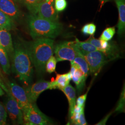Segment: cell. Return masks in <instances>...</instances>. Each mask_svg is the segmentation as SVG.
<instances>
[{
    "label": "cell",
    "mask_w": 125,
    "mask_h": 125,
    "mask_svg": "<svg viewBox=\"0 0 125 125\" xmlns=\"http://www.w3.org/2000/svg\"><path fill=\"white\" fill-rule=\"evenodd\" d=\"M25 45L32 64L37 72L41 74L45 71L47 60L54 53V40L52 39L42 38Z\"/></svg>",
    "instance_id": "1"
},
{
    "label": "cell",
    "mask_w": 125,
    "mask_h": 125,
    "mask_svg": "<svg viewBox=\"0 0 125 125\" xmlns=\"http://www.w3.org/2000/svg\"><path fill=\"white\" fill-rule=\"evenodd\" d=\"M28 25L33 40L42 38L54 39L62 31L61 23L46 20L36 14H31L29 16Z\"/></svg>",
    "instance_id": "2"
},
{
    "label": "cell",
    "mask_w": 125,
    "mask_h": 125,
    "mask_svg": "<svg viewBox=\"0 0 125 125\" xmlns=\"http://www.w3.org/2000/svg\"><path fill=\"white\" fill-rule=\"evenodd\" d=\"M12 57L15 73L20 80L28 84L31 80L33 69L25 45L17 43L14 48Z\"/></svg>",
    "instance_id": "3"
},
{
    "label": "cell",
    "mask_w": 125,
    "mask_h": 125,
    "mask_svg": "<svg viewBox=\"0 0 125 125\" xmlns=\"http://www.w3.org/2000/svg\"><path fill=\"white\" fill-rule=\"evenodd\" d=\"M23 114L24 124L47 125L53 124V121L40 111L35 103H31Z\"/></svg>",
    "instance_id": "4"
},
{
    "label": "cell",
    "mask_w": 125,
    "mask_h": 125,
    "mask_svg": "<svg viewBox=\"0 0 125 125\" xmlns=\"http://www.w3.org/2000/svg\"><path fill=\"white\" fill-rule=\"evenodd\" d=\"M83 57L88 64L90 73L95 76H97L103 67L110 61L105 54L98 50L89 52Z\"/></svg>",
    "instance_id": "5"
},
{
    "label": "cell",
    "mask_w": 125,
    "mask_h": 125,
    "mask_svg": "<svg viewBox=\"0 0 125 125\" xmlns=\"http://www.w3.org/2000/svg\"><path fill=\"white\" fill-rule=\"evenodd\" d=\"M86 41L89 42L97 50L105 54L109 60H113L120 57L119 49L116 44L107 41L96 39L94 36H91Z\"/></svg>",
    "instance_id": "6"
},
{
    "label": "cell",
    "mask_w": 125,
    "mask_h": 125,
    "mask_svg": "<svg viewBox=\"0 0 125 125\" xmlns=\"http://www.w3.org/2000/svg\"><path fill=\"white\" fill-rule=\"evenodd\" d=\"M54 53L58 62L69 61L71 62L77 54L73 41L62 42L56 45L54 47Z\"/></svg>",
    "instance_id": "7"
},
{
    "label": "cell",
    "mask_w": 125,
    "mask_h": 125,
    "mask_svg": "<svg viewBox=\"0 0 125 125\" xmlns=\"http://www.w3.org/2000/svg\"><path fill=\"white\" fill-rule=\"evenodd\" d=\"M53 81L40 80L26 89L27 96L31 103L36 102L40 94L47 89H56Z\"/></svg>",
    "instance_id": "8"
},
{
    "label": "cell",
    "mask_w": 125,
    "mask_h": 125,
    "mask_svg": "<svg viewBox=\"0 0 125 125\" xmlns=\"http://www.w3.org/2000/svg\"><path fill=\"white\" fill-rule=\"evenodd\" d=\"M7 94L8 99L5 105V108L11 120L14 124H24L23 114L21 109L10 92Z\"/></svg>",
    "instance_id": "9"
},
{
    "label": "cell",
    "mask_w": 125,
    "mask_h": 125,
    "mask_svg": "<svg viewBox=\"0 0 125 125\" xmlns=\"http://www.w3.org/2000/svg\"><path fill=\"white\" fill-rule=\"evenodd\" d=\"M54 1H42L39 5L36 15L52 21H58V13L54 7Z\"/></svg>",
    "instance_id": "10"
},
{
    "label": "cell",
    "mask_w": 125,
    "mask_h": 125,
    "mask_svg": "<svg viewBox=\"0 0 125 125\" xmlns=\"http://www.w3.org/2000/svg\"><path fill=\"white\" fill-rule=\"evenodd\" d=\"M9 88L11 94L17 102L23 113L25 112L31 103L27 96L26 90L14 82L9 83Z\"/></svg>",
    "instance_id": "11"
},
{
    "label": "cell",
    "mask_w": 125,
    "mask_h": 125,
    "mask_svg": "<svg viewBox=\"0 0 125 125\" xmlns=\"http://www.w3.org/2000/svg\"><path fill=\"white\" fill-rule=\"evenodd\" d=\"M70 72L72 75V80L76 84L78 93L80 94L85 87V82L87 77L78 66L74 63L71 64Z\"/></svg>",
    "instance_id": "12"
},
{
    "label": "cell",
    "mask_w": 125,
    "mask_h": 125,
    "mask_svg": "<svg viewBox=\"0 0 125 125\" xmlns=\"http://www.w3.org/2000/svg\"><path fill=\"white\" fill-rule=\"evenodd\" d=\"M0 10L13 21L20 16L18 7L13 0H0Z\"/></svg>",
    "instance_id": "13"
},
{
    "label": "cell",
    "mask_w": 125,
    "mask_h": 125,
    "mask_svg": "<svg viewBox=\"0 0 125 125\" xmlns=\"http://www.w3.org/2000/svg\"><path fill=\"white\" fill-rule=\"evenodd\" d=\"M0 45L8 54L13 56L14 47L11 35L9 30L0 28Z\"/></svg>",
    "instance_id": "14"
},
{
    "label": "cell",
    "mask_w": 125,
    "mask_h": 125,
    "mask_svg": "<svg viewBox=\"0 0 125 125\" xmlns=\"http://www.w3.org/2000/svg\"><path fill=\"white\" fill-rule=\"evenodd\" d=\"M119 12V20L117 27V33L122 35L125 30V0H115Z\"/></svg>",
    "instance_id": "15"
},
{
    "label": "cell",
    "mask_w": 125,
    "mask_h": 125,
    "mask_svg": "<svg viewBox=\"0 0 125 125\" xmlns=\"http://www.w3.org/2000/svg\"><path fill=\"white\" fill-rule=\"evenodd\" d=\"M66 96L69 105V118L72 116L74 107L76 105V89L70 84L61 89Z\"/></svg>",
    "instance_id": "16"
},
{
    "label": "cell",
    "mask_w": 125,
    "mask_h": 125,
    "mask_svg": "<svg viewBox=\"0 0 125 125\" xmlns=\"http://www.w3.org/2000/svg\"><path fill=\"white\" fill-rule=\"evenodd\" d=\"M73 45L77 53L83 57L89 52L97 50L96 47L89 42L81 41L77 38L75 41H73Z\"/></svg>",
    "instance_id": "17"
},
{
    "label": "cell",
    "mask_w": 125,
    "mask_h": 125,
    "mask_svg": "<svg viewBox=\"0 0 125 125\" xmlns=\"http://www.w3.org/2000/svg\"><path fill=\"white\" fill-rule=\"evenodd\" d=\"M72 78V75L70 72L62 74H57L55 80L53 81L56 88L61 90L69 84Z\"/></svg>",
    "instance_id": "18"
},
{
    "label": "cell",
    "mask_w": 125,
    "mask_h": 125,
    "mask_svg": "<svg viewBox=\"0 0 125 125\" xmlns=\"http://www.w3.org/2000/svg\"><path fill=\"white\" fill-rule=\"evenodd\" d=\"M71 63L76 64L80 69L81 71L83 72L84 75L87 77L88 76L90 73L89 67L85 58L82 56L77 53L74 60L71 62Z\"/></svg>",
    "instance_id": "19"
},
{
    "label": "cell",
    "mask_w": 125,
    "mask_h": 125,
    "mask_svg": "<svg viewBox=\"0 0 125 125\" xmlns=\"http://www.w3.org/2000/svg\"><path fill=\"white\" fill-rule=\"evenodd\" d=\"M0 65L5 74L9 75L10 73V65L8 54L0 45Z\"/></svg>",
    "instance_id": "20"
},
{
    "label": "cell",
    "mask_w": 125,
    "mask_h": 125,
    "mask_svg": "<svg viewBox=\"0 0 125 125\" xmlns=\"http://www.w3.org/2000/svg\"><path fill=\"white\" fill-rule=\"evenodd\" d=\"M13 20L0 10V28L10 30L13 27Z\"/></svg>",
    "instance_id": "21"
},
{
    "label": "cell",
    "mask_w": 125,
    "mask_h": 125,
    "mask_svg": "<svg viewBox=\"0 0 125 125\" xmlns=\"http://www.w3.org/2000/svg\"><path fill=\"white\" fill-rule=\"evenodd\" d=\"M44 0H22L27 9L32 14H36L38 8L40 3Z\"/></svg>",
    "instance_id": "22"
},
{
    "label": "cell",
    "mask_w": 125,
    "mask_h": 125,
    "mask_svg": "<svg viewBox=\"0 0 125 125\" xmlns=\"http://www.w3.org/2000/svg\"><path fill=\"white\" fill-rule=\"evenodd\" d=\"M115 33V27H107L103 31L99 40L109 41L112 40Z\"/></svg>",
    "instance_id": "23"
},
{
    "label": "cell",
    "mask_w": 125,
    "mask_h": 125,
    "mask_svg": "<svg viewBox=\"0 0 125 125\" xmlns=\"http://www.w3.org/2000/svg\"><path fill=\"white\" fill-rule=\"evenodd\" d=\"M125 85L123 88V89L121 93L120 97L117 106L115 110V112L119 113H124L125 112Z\"/></svg>",
    "instance_id": "24"
},
{
    "label": "cell",
    "mask_w": 125,
    "mask_h": 125,
    "mask_svg": "<svg viewBox=\"0 0 125 125\" xmlns=\"http://www.w3.org/2000/svg\"><path fill=\"white\" fill-rule=\"evenodd\" d=\"M57 60L55 57L51 56L49 59L47 60L45 64V71L50 74H51L55 72L56 65L57 63Z\"/></svg>",
    "instance_id": "25"
},
{
    "label": "cell",
    "mask_w": 125,
    "mask_h": 125,
    "mask_svg": "<svg viewBox=\"0 0 125 125\" xmlns=\"http://www.w3.org/2000/svg\"><path fill=\"white\" fill-rule=\"evenodd\" d=\"M54 8L55 10L58 12H62L67 8L66 0H54Z\"/></svg>",
    "instance_id": "26"
},
{
    "label": "cell",
    "mask_w": 125,
    "mask_h": 125,
    "mask_svg": "<svg viewBox=\"0 0 125 125\" xmlns=\"http://www.w3.org/2000/svg\"><path fill=\"white\" fill-rule=\"evenodd\" d=\"M7 118V112L5 107L0 103V125H6Z\"/></svg>",
    "instance_id": "27"
},
{
    "label": "cell",
    "mask_w": 125,
    "mask_h": 125,
    "mask_svg": "<svg viewBox=\"0 0 125 125\" xmlns=\"http://www.w3.org/2000/svg\"><path fill=\"white\" fill-rule=\"evenodd\" d=\"M89 91V89H88L87 92L85 94L81 95L76 99V105L80 107H85V103Z\"/></svg>",
    "instance_id": "28"
},
{
    "label": "cell",
    "mask_w": 125,
    "mask_h": 125,
    "mask_svg": "<svg viewBox=\"0 0 125 125\" xmlns=\"http://www.w3.org/2000/svg\"><path fill=\"white\" fill-rule=\"evenodd\" d=\"M75 125H87V122L85 119L84 115V109H83L78 119L76 121Z\"/></svg>",
    "instance_id": "29"
},
{
    "label": "cell",
    "mask_w": 125,
    "mask_h": 125,
    "mask_svg": "<svg viewBox=\"0 0 125 125\" xmlns=\"http://www.w3.org/2000/svg\"><path fill=\"white\" fill-rule=\"evenodd\" d=\"M96 29V26L94 23L88 24V35L94 36Z\"/></svg>",
    "instance_id": "30"
},
{
    "label": "cell",
    "mask_w": 125,
    "mask_h": 125,
    "mask_svg": "<svg viewBox=\"0 0 125 125\" xmlns=\"http://www.w3.org/2000/svg\"><path fill=\"white\" fill-rule=\"evenodd\" d=\"M113 112H111L110 113L108 114L106 116H105L103 119H102L100 122H98L97 124H96L95 125H106V123L107 122V120L109 118L110 116L111 115Z\"/></svg>",
    "instance_id": "31"
},
{
    "label": "cell",
    "mask_w": 125,
    "mask_h": 125,
    "mask_svg": "<svg viewBox=\"0 0 125 125\" xmlns=\"http://www.w3.org/2000/svg\"><path fill=\"white\" fill-rule=\"evenodd\" d=\"M100 1V4H101V9L102 8V7L105 3H106V2H107L108 1H109L110 0H99Z\"/></svg>",
    "instance_id": "32"
},
{
    "label": "cell",
    "mask_w": 125,
    "mask_h": 125,
    "mask_svg": "<svg viewBox=\"0 0 125 125\" xmlns=\"http://www.w3.org/2000/svg\"><path fill=\"white\" fill-rule=\"evenodd\" d=\"M5 93L4 91L3 90V89H2V88L0 86V96H1L3 94H4Z\"/></svg>",
    "instance_id": "33"
},
{
    "label": "cell",
    "mask_w": 125,
    "mask_h": 125,
    "mask_svg": "<svg viewBox=\"0 0 125 125\" xmlns=\"http://www.w3.org/2000/svg\"><path fill=\"white\" fill-rule=\"evenodd\" d=\"M15 2H18V3H20L22 2V0H13Z\"/></svg>",
    "instance_id": "34"
},
{
    "label": "cell",
    "mask_w": 125,
    "mask_h": 125,
    "mask_svg": "<svg viewBox=\"0 0 125 125\" xmlns=\"http://www.w3.org/2000/svg\"><path fill=\"white\" fill-rule=\"evenodd\" d=\"M49 0H45V1H47H47H48Z\"/></svg>",
    "instance_id": "35"
}]
</instances>
